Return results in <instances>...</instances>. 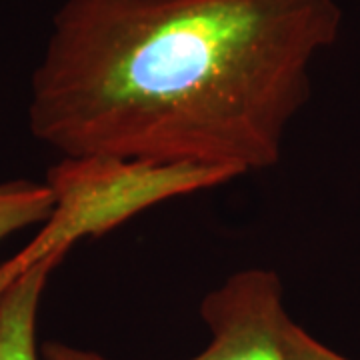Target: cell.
I'll return each mask as SVG.
<instances>
[{
  "label": "cell",
  "instance_id": "7",
  "mask_svg": "<svg viewBox=\"0 0 360 360\" xmlns=\"http://www.w3.org/2000/svg\"><path fill=\"white\" fill-rule=\"evenodd\" d=\"M58 252H60V250H52V248H49V246L40 240L39 236H34L32 243L28 246H25L16 257H13L11 260H6L4 264H0V296L4 295V290L20 276L30 264H34V262L40 260L42 257L58 255ZM60 255H66V252H60Z\"/></svg>",
  "mask_w": 360,
  "mask_h": 360
},
{
  "label": "cell",
  "instance_id": "6",
  "mask_svg": "<svg viewBox=\"0 0 360 360\" xmlns=\"http://www.w3.org/2000/svg\"><path fill=\"white\" fill-rule=\"evenodd\" d=\"M283 348L288 360H352L326 347L292 319H288L284 324Z\"/></svg>",
  "mask_w": 360,
  "mask_h": 360
},
{
  "label": "cell",
  "instance_id": "3",
  "mask_svg": "<svg viewBox=\"0 0 360 360\" xmlns=\"http://www.w3.org/2000/svg\"><path fill=\"white\" fill-rule=\"evenodd\" d=\"M200 316L210 330V342L188 360H288L283 328L290 316L284 309L283 281L274 270L231 274L202 298ZM42 354L44 360H112L63 342H46Z\"/></svg>",
  "mask_w": 360,
  "mask_h": 360
},
{
  "label": "cell",
  "instance_id": "1",
  "mask_svg": "<svg viewBox=\"0 0 360 360\" xmlns=\"http://www.w3.org/2000/svg\"><path fill=\"white\" fill-rule=\"evenodd\" d=\"M340 25L338 0H65L28 127L63 158L266 170Z\"/></svg>",
  "mask_w": 360,
  "mask_h": 360
},
{
  "label": "cell",
  "instance_id": "4",
  "mask_svg": "<svg viewBox=\"0 0 360 360\" xmlns=\"http://www.w3.org/2000/svg\"><path fill=\"white\" fill-rule=\"evenodd\" d=\"M66 255H49L30 264L0 296V360H39L37 319L51 272Z\"/></svg>",
  "mask_w": 360,
  "mask_h": 360
},
{
  "label": "cell",
  "instance_id": "5",
  "mask_svg": "<svg viewBox=\"0 0 360 360\" xmlns=\"http://www.w3.org/2000/svg\"><path fill=\"white\" fill-rule=\"evenodd\" d=\"M54 210V194L44 182L14 180L0 184V240L32 224H44Z\"/></svg>",
  "mask_w": 360,
  "mask_h": 360
},
{
  "label": "cell",
  "instance_id": "2",
  "mask_svg": "<svg viewBox=\"0 0 360 360\" xmlns=\"http://www.w3.org/2000/svg\"><path fill=\"white\" fill-rule=\"evenodd\" d=\"M234 180L229 172L153 165L120 158H63L49 170L52 217L37 234L68 252L82 238H98L168 198L186 196Z\"/></svg>",
  "mask_w": 360,
  "mask_h": 360
}]
</instances>
